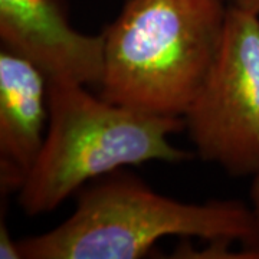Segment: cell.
Returning <instances> with one entry per match:
<instances>
[{
    "label": "cell",
    "mask_w": 259,
    "mask_h": 259,
    "mask_svg": "<svg viewBox=\"0 0 259 259\" xmlns=\"http://www.w3.org/2000/svg\"><path fill=\"white\" fill-rule=\"evenodd\" d=\"M226 12L223 0H127L102 32L100 97L183 117L218 56Z\"/></svg>",
    "instance_id": "6da1fadb"
},
{
    "label": "cell",
    "mask_w": 259,
    "mask_h": 259,
    "mask_svg": "<svg viewBox=\"0 0 259 259\" xmlns=\"http://www.w3.org/2000/svg\"><path fill=\"white\" fill-rule=\"evenodd\" d=\"M164 236L232 239L259 249V223L239 200L183 203L111 171L83 187L59 226L18 241L22 259H137Z\"/></svg>",
    "instance_id": "7a4b0ae2"
},
{
    "label": "cell",
    "mask_w": 259,
    "mask_h": 259,
    "mask_svg": "<svg viewBox=\"0 0 259 259\" xmlns=\"http://www.w3.org/2000/svg\"><path fill=\"white\" fill-rule=\"evenodd\" d=\"M48 110L44 146L18 192L29 216L55 210L88 182L121 167L193 158L168 141L186 128L183 117L144 114L95 97L85 85L61 81L48 82Z\"/></svg>",
    "instance_id": "3957f363"
},
{
    "label": "cell",
    "mask_w": 259,
    "mask_h": 259,
    "mask_svg": "<svg viewBox=\"0 0 259 259\" xmlns=\"http://www.w3.org/2000/svg\"><path fill=\"white\" fill-rule=\"evenodd\" d=\"M183 118L202 160L231 176L258 175V13L228 8L218 56Z\"/></svg>",
    "instance_id": "277c9868"
},
{
    "label": "cell",
    "mask_w": 259,
    "mask_h": 259,
    "mask_svg": "<svg viewBox=\"0 0 259 259\" xmlns=\"http://www.w3.org/2000/svg\"><path fill=\"white\" fill-rule=\"evenodd\" d=\"M3 49L30 61L49 81L100 87L104 36L75 30L56 0H0Z\"/></svg>",
    "instance_id": "5b68a950"
},
{
    "label": "cell",
    "mask_w": 259,
    "mask_h": 259,
    "mask_svg": "<svg viewBox=\"0 0 259 259\" xmlns=\"http://www.w3.org/2000/svg\"><path fill=\"white\" fill-rule=\"evenodd\" d=\"M49 120L48 79L30 61L0 52V187L19 192L42 150Z\"/></svg>",
    "instance_id": "8992f818"
},
{
    "label": "cell",
    "mask_w": 259,
    "mask_h": 259,
    "mask_svg": "<svg viewBox=\"0 0 259 259\" xmlns=\"http://www.w3.org/2000/svg\"><path fill=\"white\" fill-rule=\"evenodd\" d=\"M206 242V246L202 249H196L190 243L183 242L176 250L175 255H171L173 258H245V259H259V249H252V248H243L239 250H232V243H238V242L232 241V239H209Z\"/></svg>",
    "instance_id": "52a82bcc"
},
{
    "label": "cell",
    "mask_w": 259,
    "mask_h": 259,
    "mask_svg": "<svg viewBox=\"0 0 259 259\" xmlns=\"http://www.w3.org/2000/svg\"><path fill=\"white\" fill-rule=\"evenodd\" d=\"M0 258L2 259H22L18 241L10 238L9 229L2 221L0 225Z\"/></svg>",
    "instance_id": "ba28073f"
},
{
    "label": "cell",
    "mask_w": 259,
    "mask_h": 259,
    "mask_svg": "<svg viewBox=\"0 0 259 259\" xmlns=\"http://www.w3.org/2000/svg\"><path fill=\"white\" fill-rule=\"evenodd\" d=\"M250 202H252V210L255 213V218L259 223V173L252 177V186H250Z\"/></svg>",
    "instance_id": "9c48e42d"
},
{
    "label": "cell",
    "mask_w": 259,
    "mask_h": 259,
    "mask_svg": "<svg viewBox=\"0 0 259 259\" xmlns=\"http://www.w3.org/2000/svg\"><path fill=\"white\" fill-rule=\"evenodd\" d=\"M235 5H238L239 8L258 13L259 15V0H233Z\"/></svg>",
    "instance_id": "30bf717a"
}]
</instances>
